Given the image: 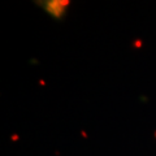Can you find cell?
I'll return each instance as SVG.
<instances>
[{
	"instance_id": "obj_1",
	"label": "cell",
	"mask_w": 156,
	"mask_h": 156,
	"mask_svg": "<svg viewBox=\"0 0 156 156\" xmlns=\"http://www.w3.org/2000/svg\"><path fill=\"white\" fill-rule=\"evenodd\" d=\"M43 7H44V11L53 18H61L69 7V2L68 0H48Z\"/></svg>"
}]
</instances>
